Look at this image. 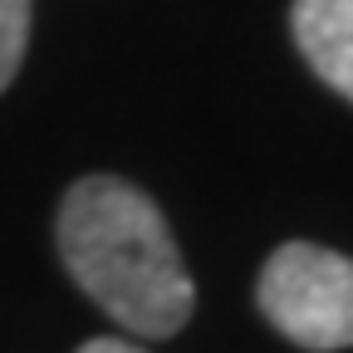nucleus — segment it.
Instances as JSON below:
<instances>
[{"instance_id":"1","label":"nucleus","mask_w":353,"mask_h":353,"mask_svg":"<svg viewBox=\"0 0 353 353\" xmlns=\"http://www.w3.org/2000/svg\"><path fill=\"white\" fill-rule=\"evenodd\" d=\"M59 260L108 319L138 339L182 334L196 285L157 201L123 176H79L54 221Z\"/></svg>"},{"instance_id":"2","label":"nucleus","mask_w":353,"mask_h":353,"mask_svg":"<svg viewBox=\"0 0 353 353\" xmlns=\"http://www.w3.org/2000/svg\"><path fill=\"white\" fill-rule=\"evenodd\" d=\"M255 304L270 329L309 353L353 348V260L329 245L285 241L255 280Z\"/></svg>"},{"instance_id":"3","label":"nucleus","mask_w":353,"mask_h":353,"mask_svg":"<svg viewBox=\"0 0 353 353\" xmlns=\"http://www.w3.org/2000/svg\"><path fill=\"white\" fill-rule=\"evenodd\" d=\"M290 25L309 69L353 103V0H294Z\"/></svg>"},{"instance_id":"4","label":"nucleus","mask_w":353,"mask_h":353,"mask_svg":"<svg viewBox=\"0 0 353 353\" xmlns=\"http://www.w3.org/2000/svg\"><path fill=\"white\" fill-rule=\"evenodd\" d=\"M25 44H30V0H0V94L25 64Z\"/></svg>"},{"instance_id":"5","label":"nucleus","mask_w":353,"mask_h":353,"mask_svg":"<svg viewBox=\"0 0 353 353\" xmlns=\"http://www.w3.org/2000/svg\"><path fill=\"white\" fill-rule=\"evenodd\" d=\"M74 353H143V348L128 343V339H88V343H79Z\"/></svg>"}]
</instances>
